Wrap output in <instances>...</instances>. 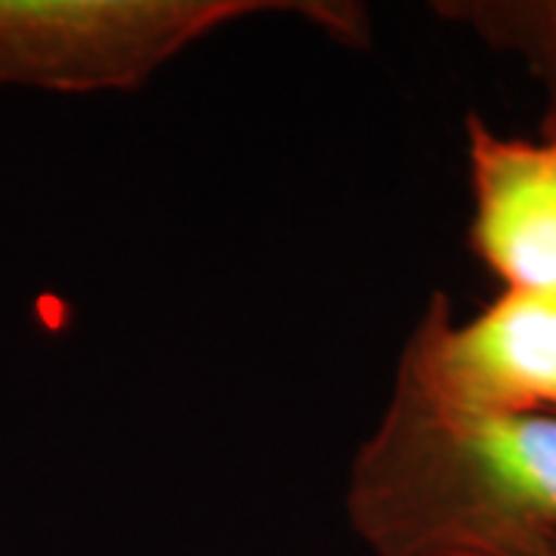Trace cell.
<instances>
[{
	"instance_id": "obj_1",
	"label": "cell",
	"mask_w": 556,
	"mask_h": 556,
	"mask_svg": "<svg viewBox=\"0 0 556 556\" xmlns=\"http://www.w3.org/2000/svg\"><path fill=\"white\" fill-rule=\"evenodd\" d=\"M346 510L378 556H554L556 417L460 412L396 383Z\"/></svg>"
},
{
	"instance_id": "obj_7",
	"label": "cell",
	"mask_w": 556,
	"mask_h": 556,
	"mask_svg": "<svg viewBox=\"0 0 556 556\" xmlns=\"http://www.w3.org/2000/svg\"><path fill=\"white\" fill-rule=\"evenodd\" d=\"M554 556H556V551H554Z\"/></svg>"
},
{
	"instance_id": "obj_5",
	"label": "cell",
	"mask_w": 556,
	"mask_h": 556,
	"mask_svg": "<svg viewBox=\"0 0 556 556\" xmlns=\"http://www.w3.org/2000/svg\"><path fill=\"white\" fill-rule=\"evenodd\" d=\"M492 47L519 53L541 78L556 72V0H457L433 7Z\"/></svg>"
},
{
	"instance_id": "obj_3",
	"label": "cell",
	"mask_w": 556,
	"mask_h": 556,
	"mask_svg": "<svg viewBox=\"0 0 556 556\" xmlns=\"http://www.w3.org/2000/svg\"><path fill=\"white\" fill-rule=\"evenodd\" d=\"M396 383L460 412L556 417V294L504 291L464 325L437 294Z\"/></svg>"
},
{
	"instance_id": "obj_2",
	"label": "cell",
	"mask_w": 556,
	"mask_h": 556,
	"mask_svg": "<svg viewBox=\"0 0 556 556\" xmlns=\"http://www.w3.org/2000/svg\"><path fill=\"white\" fill-rule=\"evenodd\" d=\"M281 0H0V87L134 90L186 47Z\"/></svg>"
},
{
	"instance_id": "obj_4",
	"label": "cell",
	"mask_w": 556,
	"mask_h": 556,
	"mask_svg": "<svg viewBox=\"0 0 556 556\" xmlns=\"http://www.w3.org/2000/svg\"><path fill=\"white\" fill-rule=\"evenodd\" d=\"M470 244L504 291L556 294V134L504 137L467 118Z\"/></svg>"
},
{
	"instance_id": "obj_6",
	"label": "cell",
	"mask_w": 556,
	"mask_h": 556,
	"mask_svg": "<svg viewBox=\"0 0 556 556\" xmlns=\"http://www.w3.org/2000/svg\"><path fill=\"white\" fill-rule=\"evenodd\" d=\"M547 90H551V112H547V121H544V130H554L556 134V72L544 78Z\"/></svg>"
}]
</instances>
